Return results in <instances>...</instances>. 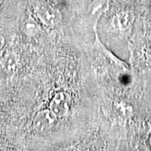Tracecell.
<instances>
[{
  "mask_svg": "<svg viewBox=\"0 0 151 151\" xmlns=\"http://www.w3.org/2000/svg\"><path fill=\"white\" fill-rule=\"evenodd\" d=\"M60 119L50 109L38 111L32 120V130L37 136L48 135L60 124Z\"/></svg>",
  "mask_w": 151,
  "mask_h": 151,
  "instance_id": "cell-1",
  "label": "cell"
},
{
  "mask_svg": "<svg viewBox=\"0 0 151 151\" xmlns=\"http://www.w3.org/2000/svg\"><path fill=\"white\" fill-rule=\"evenodd\" d=\"M72 99L65 90L55 92L49 104V108L55 113L61 120H65L71 115L72 109Z\"/></svg>",
  "mask_w": 151,
  "mask_h": 151,
  "instance_id": "cell-2",
  "label": "cell"
},
{
  "mask_svg": "<svg viewBox=\"0 0 151 151\" xmlns=\"http://www.w3.org/2000/svg\"><path fill=\"white\" fill-rule=\"evenodd\" d=\"M35 12L37 20L47 27H54L61 20V14L59 10L48 3L37 4Z\"/></svg>",
  "mask_w": 151,
  "mask_h": 151,
  "instance_id": "cell-3",
  "label": "cell"
},
{
  "mask_svg": "<svg viewBox=\"0 0 151 151\" xmlns=\"http://www.w3.org/2000/svg\"><path fill=\"white\" fill-rule=\"evenodd\" d=\"M21 29L24 35L29 38L37 37L42 32V28L39 24V21L30 13L24 18Z\"/></svg>",
  "mask_w": 151,
  "mask_h": 151,
  "instance_id": "cell-4",
  "label": "cell"
},
{
  "mask_svg": "<svg viewBox=\"0 0 151 151\" xmlns=\"http://www.w3.org/2000/svg\"><path fill=\"white\" fill-rule=\"evenodd\" d=\"M1 64L4 71L10 76H13L18 71L19 59L13 50H7L1 60Z\"/></svg>",
  "mask_w": 151,
  "mask_h": 151,
  "instance_id": "cell-5",
  "label": "cell"
},
{
  "mask_svg": "<svg viewBox=\"0 0 151 151\" xmlns=\"http://www.w3.org/2000/svg\"><path fill=\"white\" fill-rule=\"evenodd\" d=\"M109 0H97L93 4L92 6L91 15L92 18H94V25L97 24L98 20L104 13L109 9Z\"/></svg>",
  "mask_w": 151,
  "mask_h": 151,
  "instance_id": "cell-6",
  "label": "cell"
},
{
  "mask_svg": "<svg viewBox=\"0 0 151 151\" xmlns=\"http://www.w3.org/2000/svg\"><path fill=\"white\" fill-rule=\"evenodd\" d=\"M132 18L129 12H122L116 16L114 23L120 29H126L131 23Z\"/></svg>",
  "mask_w": 151,
  "mask_h": 151,
  "instance_id": "cell-7",
  "label": "cell"
},
{
  "mask_svg": "<svg viewBox=\"0 0 151 151\" xmlns=\"http://www.w3.org/2000/svg\"><path fill=\"white\" fill-rule=\"evenodd\" d=\"M6 44V42L5 38L4 37V36L0 35V51L3 50Z\"/></svg>",
  "mask_w": 151,
  "mask_h": 151,
  "instance_id": "cell-8",
  "label": "cell"
},
{
  "mask_svg": "<svg viewBox=\"0 0 151 151\" xmlns=\"http://www.w3.org/2000/svg\"><path fill=\"white\" fill-rule=\"evenodd\" d=\"M4 0H0V9L1 8V6H2L4 4Z\"/></svg>",
  "mask_w": 151,
  "mask_h": 151,
  "instance_id": "cell-9",
  "label": "cell"
}]
</instances>
